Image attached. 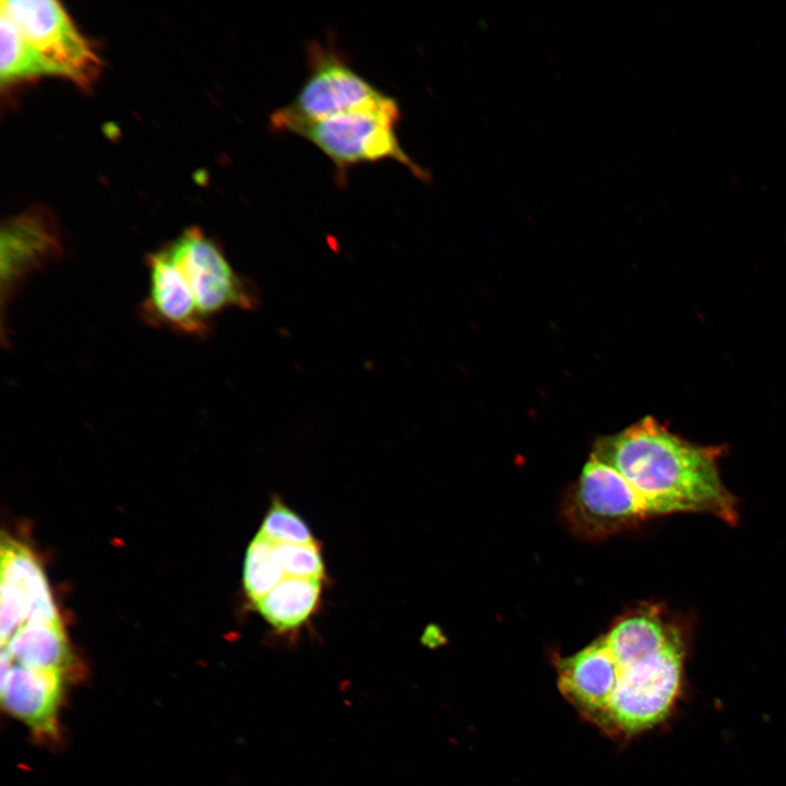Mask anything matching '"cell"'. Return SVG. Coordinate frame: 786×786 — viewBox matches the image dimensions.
Returning <instances> with one entry per match:
<instances>
[{
	"mask_svg": "<svg viewBox=\"0 0 786 786\" xmlns=\"http://www.w3.org/2000/svg\"><path fill=\"white\" fill-rule=\"evenodd\" d=\"M1 644L27 623H59L45 573L33 552L3 535L1 540Z\"/></svg>",
	"mask_w": 786,
	"mask_h": 786,
	"instance_id": "8",
	"label": "cell"
},
{
	"mask_svg": "<svg viewBox=\"0 0 786 786\" xmlns=\"http://www.w3.org/2000/svg\"><path fill=\"white\" fill-rule=\"evenodd\" d=\"M684 660L680 628L645 607L555 664L559 691L580 716L628 740L672 715L683 693Z\"/></svg>",
	"mask_w": 786,
	"mask_h": 786,
	"instance_id": "1",
	"label": "cell"
},
{
	"mask_svg": "<svg viewBox=\"0 0 786 786\" xmlns=\"http://www.w3.org/2000/svg\"><path fill=\"white\" fill-rule=\"evenodd\" d=\"M276 553L286 577L321 581L324 576V563L317 541L276 544Z\"/></svg>",
	"mask_w": 786,
	"mask_h": 786,
	"instance_id": "17",
	"label": "cell"
},
{
	"mask_svg": "<svg viewBox=\"0 0 786 786\" xmlns=\"http://www.w3.org/2000/svg\"><path fill=\"white\" fill-rule=\"evenodd\" d=\"M1 655L11 664L63 672L69 647L59 623H27L2 643Z\"/></svg>",
	"mask_w": 786,
	"mask_h": 786,
	"instance_id": "12",
	"label": "cell"
},
{
	"mask_svg": "<svg viewBox=\"0 0 786 786\" xmlns=\"http://www.w3.org/2000/svg\"><path fill=\"white\" fill-rule=\"evenodd\" d=\"M719 454L717 448L689 443L645 417L597 440L592 457L620 473L650 515L702 512L734 524L737 504L720 478Z\"/></svg>",
	"mask_w": 786,
	"mask_h": 786,
	"instance_id": "2",
	"label": "cell"
},
{
	"mask_svg": "<svg viewBox=\"0 0 786 786\" xmlns=\"http://www.w3.org/2000/svg\"><path fill=\"white\" fill-rule=\"evenodd\" d=\"M259 534L276 544L315 541L306 522L276 498L265 514Z\"/></svg>",
	"mask_w": 786,
	"mask_h": 786,
	"instance_id": "16",
	"label": "cell"
},
{
	"mask_svg": "<svg viewBox=\"0 0 786 786\" xmlns=\"http://www.w3.org/2000/svg\"><path fill=\"white\" fill-rule=\"evenodd\" d=\"M147 295L141 306L144 322L189 336L204 337L211 323L199 312L181 271L166 246L146 258Z\"/></svg>",
	"mask_w": 786,
	"mask_h": 786,
	"instance_id": "10",
	"label": "cell"
},
{
	"mask_svg": "<svg viewBox=\"0 0 786 786\" xmlns=\"http://www.w3.org/2000/svg\"><path fill=\"white\" fill-rule=\"evenodd\" d=\"M166 248L207 322L228 308L248 310L257 305L251 284L236 273L221 248L201 229H186Z\"/></svg>",
	"mask_w": 786,
	"mask_h": 786,
	"instance_id": "6",
	"label": "cell"
},
{
	"mask_svg": "<svg viewBox=\"0 0 786 786\" xmlns=\"http://www.w3.org/2000/svg\"><path fill=\"white\" fill-rule=\"evenodd\" d=\"M2 701L37 735L52 736L62 693V672L11 664L1 655Z\"/></svg>",
	"mask_w": 786,
	"mask_h": 786,
	"instance_id": "11",
	"label": "cell"
},
{
	"mask_svg": "<svg viewBox=\"0 0 786 786\" xmlns=\"http://www.w3.org/2000/svg\"><path fill=\"white\" fill-rule=\"evenodd\" d=\"M0 11L16 25L49 74L88 86L100 60L87 39L55 0H2Z\"/></svg>",
	"mask_w": 786,
	"mask_h": 786,
	"instance_id": "5",
	"label": "cell"
},
{
	"mask_svg": "<svg viewBox=\"0 0 786 786\" xmlns=\"http://www.w3.org/2000/svg\"><path fill=\"white\" fill-rule=\"evenodd\" d=\"M58 227L44 211L32 210L7 222L0 236V290L5 306L32 274L60 259Z\"/></svg>",
	"mask_w": 786,
	"mask_h": 786,
	"instance_id": "9",
	"label": "cell"
},
{
	"mask_svg": "<svg viewBox=\"0 0 786 786\" xmlns=\"http://www.w3.org/2000/svg\"><path fill=\"white\" fill-rule=\"evenodd\" d=\"M400 120V108L391 97L379 107L308 122L291 133L313 143L340 171L364 162L394 159L427 181L430 175L412 160L397 141L394 128Z\"/></svg>",
	"mask_w": 786,
	"mask_h": 786,
	"instance_id": "3",
	"label": "cell"
},
{
	"mask_svg": "<svg viewBox=\"0 0 786 786\" xmlns=\"http://www.w3.org/2000/svg\"><path fill=\"white\" fill-rule=\"evenodd\" d=\"M309 75L294 100L271 115V127L295 128L345 114L376 108L390 99L354 71L340 52L318 43L308 46Z\"/></svg>",
	"mask_w": 786,
	"mask_h": 786,
	"instance_id": "4",
	"label": "cell"
},
{
	"mask_svg": "<svg viewBox=\"0 0 786 786\" xmlns=\"http://www.w3.org/2000/svg\"><path fill=\"white\" fill-rule=\"evenodd\" d=\"M0 80L1 84L49 74L48 69L23 37L13 21L0 11Z\"/></svg>",
	"mask_w": 786,
	"mask_h": 786,
	"instance_id": "14",
	"label": "cell"
},
{
	"mask_svg": "<svg viewBox=\"0 0 786 786\" xmlns=\"http://www.w3.org/2000/svg\"><path fill=\"white\" fill-rule=\"evenodd\" d=\"M647 516L643 500L627 479L591 456L568 503V517L576 532L603 537Z\"/></svg>",
	"mask_w": 786,
	"mask_h": 786,
	"instance_id": "7",
	"label": "cell"
},
{
	"mask_svg": "<svg viewBox=\"0 0 786 786\" xmlns=\"http://www.w3.org/2000/svg\"><path fill=\"white\" fill-rule=\"evenodd\" d=\"M285 577L276 553V543L258 533L245 557L243 585L247 595L257 603Z\"/></svg>",
	"mask_w": 786,
	"mask_h": 786,
	"instance_id": "15",
	"label": "cell"
},
{
	"mask_svg": "<svg viewBox=\"0 0 786 786\" xmlns=\"http://www.w3.org/2000/svg\"><path fill=\"white\" fill-rule=\"evenodd\" d=\"M321 595V581L285 577L255 607L278 632L299 628L314 611Z\"/></svg>",
	"mask_w": 786,
	"mask_h": 786,
	"instance_id": "13",
	"label": "cell"
}]
</instances>
